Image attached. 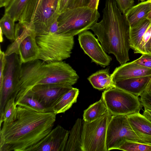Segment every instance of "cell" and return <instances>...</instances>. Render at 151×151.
<instances>
[{"mask_svg": "<svg viewBox=\"0 0 151 151\" xmlns=\"http://www.w3.org/2000/svg\"><path fill=\"white\" fill-rule=\"evenodd\" d=\"M56 115L18 103L13 120L0 124V151H33L53 129Z\"/></svg>", "mask_w": 151, "mask_h": 151, "instance_id": "1", "label": "cell"}, {"mask_svg": "<svg viewBox=\"0 0 151 151\" xmlns=\"http://www.w3.org/2000/svg\"><path fill=\"white\" fill-rule=\"evenodd\" d=\"M102 19L90 28L106 53L114 55L121 65L129 60L130 26L115 0H106Z\"/></svg>", "mask_w": 151, "mask_h": 151, "instance_id": "2", "label": "cell"}, {"mask_svg": "<svg viewBox=\"0 0 151 151\" xmlns=\"http://www.w3.org/2000/svg\"><path fill=\"white\" fill-rule=\"evenodd\" d=\"M79 78L76 71L63 61L47 63L37 59L23 63L14 95L16 105L35 86L58 84L72 86Z\"/></svg>", "mask_w": 151, "mask_h": 151, "instance_id": "3", "label": "cell"}, {"mask_svg": "<svg viewBox=\"0 0 151 151\" xmlns=\"http://www.w3.org/2000/svg\"><path fill=\"white\" fill-rule=\"evenodd\" d=\"M57 20L47 32L36 37L39 50L37 59L45 63L62 61L70 58L74 46L73 37L58 32Z\"/></svg>", "mask_w": 151, "mask_h": 151, "instance_id": "4", "label": "cell"}, {"mask_svg": "<svg viewBox=\"0 0 151 151\" xmlns=\"http://www.w3.org/2000/svg\"><path fill=\"white\" fill-rule=\"evenodd\" d=\"M100 17L98 9L88 7L68 8L58 19L59 33L73 37L90 29Z\"/></svg>", "mask_w": 151, "mask_h": 151, "instance_id": "5", "label": "cell"}, {"mask_svg": "<svg viewBox=\"0 0 151 151\" xmlns=\"http://www.w3.org/2000/svg\"><path fill=\"white\" fill-rule=\"evenodd\" d=\"M32 24L19 22L15 25V39L7 47L5 52L6 56L16 53L22 64L37 59L39 50L36 33Z\"/></svg>", "mask_w": 151, "mask_h": 151, "instance_id": "6", "label": "cell"}, {"mask_svg": "<svg viewBox=\"0 0 151 151\" xmlns=\"http://www.w3.org/2000/svg\"><path fill=\"white\" fill-rule=\"evenodd\" d=\"M101 98L112 115L128 116L141 109L138 97L116 87L105 90Z\"/></svg>", "mask_w": 151, "mask_h": 151, "instance_id": "7", "label": "cell"}, {"mask_svg": "<svg viewBox=\"0 0 151 151\" xmlns=\"http://www.w3.org/2000/svg\"><path fill=\"white\" fill-rule=\"evenodd\" d=\"M112 116L108 111L93 122H88L83 121L82 151H108L106 143V132Z\"/></svg>", "mask_w": 151, "mask_h": 151, "instance_id": "8", "label": "cell"}, {"mask_svg": "<svg viewBox=\"0 0 151 151\" xmlns=\"http://www.w3.org/2000/svg\"><path fill=\"white\" fill-rule=\"evenodd\" d=\"M127 141L144 143L133 130L127 116L112 115L106 132V143L108 151L118 149Z\"/></svg>", "mask_w": 151, "mask_h": 151, "instance_id": "9", "label": "cell"}, {"mask_svg": "<svg viewBox=\"0 0 151 151\" xmlns=\"http://www.w3.org/2000/svg\"><path fill=\"white\" fill-rule=\"evenodd\" d=\"M6 58L3 83L0 88V113L3 112L7 101L14 96L22 64L16 53L6 56Z\"/></svg>", "mask_w": 151, "mask_h": 151, "instance_id": "10", "label": "cell"}, {"mask_svg": "<svg viewBox=\"0 0 151 151\" xmlns=\"http://www.w3.org/2000/svg\"><path fill=\"white\" fill-rule=\"evenodd\" d=\"M59 0H41L38 3L32 23L37 36L45 34L58 19L60 13Z\"/></svg>", "mask_w": 151, "mask_h": 151, "instance_id": "11", "label": "cell"}, {"mask_svg": "<svg viewBox=\"0 0 151 151\" xmlns=\"http://www.w3.org/2000/svg\"><path fill=\"white\" fill-rule=\"evenodd\" d=\"M78 40L81 47L91 58V62L103 67L110 64L111 58L106 54L91 32L86 30L80 33Z\"/></svg>", "mask_w": 151, "mask_h": 151, "instance_id": "12", "label": "cell"}, {"mask_svg": "<svg viewBox=\"0 0 151 151\" xmlns=\"http://www.w3.org/2000/svg\"><path fill=\"white\" fill-rule=\"evenodd\" d=\"M73 87L58 84L37 85L30 90L24 97H32L52 112L50 108L53 103Z\"/></svg>", "mask_w": 151, "mask_h": 151, "instance_id": "13", "label": "cell"}, {"mask_svg": "<svg viewBox=\"0 0 151 151\" xmlns=\"http://www.w3.org/2000/svg\"><path fill=\"white\" fill-rule=\"evenodd\" d=\"M69 131L60 125L52 129L33 151H65Z\"/></svg>", "mask_w": 151, "mask_h": 151, "instance_id": "14", "label": "cell"}, {"mask_svg": "<svg viewBox=\"0 0 151 151\" xmlns=\"http://www.w3.org/2000/svg\"><path fill=\"white\" fill-rule=\"evenodd\" d=\"M111 75L115 82L128 78L151 75V69L132 61L116 67Z\"/></svg>", "mask_w": 151, "mask_h": 151, "instance_id": "15", "label": "cell"}, {"mask_svg": "<svg viewBox=\"0 0 151 151\" xmlns=\"http://www.w3.org/2000/svg\"><path fill=\"white\" fill-rule=\"evenodd\" d=\"M127 116L128 121L136 134L144 143L151 145V122L139 112Z\"/></svg>", "mask_w": 151, "mask_h": 151, "instance_id": "16", "label": "cell"}, {"mask_svg": "<svg viewBox=\"0 0 151 151\" xmlns=\"http://www.w3.org/2000/svg\"><path fill=\"white\" fill-rule=\"evenodd\" d=\"M151 79V75L132 78L115 82L116 87L137 96L145 91Z\"/></svg>", "mask_w": 151, "mask_h": 151, "instance_id": "17", "label": "cell"}, {"mask_svg": "<svg viewBox=\"0 0 151 151\" xmlns=\"http://www.w3.org/2000/svg\"><path fill=\"white\" fill-rule=\"evenodd\" d=\"M150 9V0L141 2L130 8L125 14L130 28L147 19Z\"/></svg>", "mask_w": 151, "mask_h": 151, "instance_id": "18", "label": "cell"}, {"mask_svg": "<svg viewBox=\"0 0 151 151\" xmlns=\"http://www.w3.org/2000/svg\"><path fill=\"white\" fill-rule=\"evenodd\" d=\"M79 93L78 89L73 87L53 103L50 108L52 111L56 114L65 113L76 102Z\"/></svg>", "mask_w": 151, "mask_h": 151, "instance_id": "19", "label": "cell"}, {"mask_svg": "<svg viewBox=\"0 0 151 151\" xmlns=\"http://www.w3.org/2000/svg\"><path fill=\"white\" fill-rule=\"evenodd\" d=\"M88 80L94 88L99 90L116 87L109 67L93 74L88 78Z\"/></svg>", "mask_w": 151, "mask_h": 151, "instance_id": "20", "label": "cell"}, {"mask_svg": "<svg viewBox=\"0 0 151 151\" xmlns=\"http://www.w3.org/2000/svg\"><path fill=\"white\" fill-rule=\"evenodd\" d=\"M83 120L78 118L69 131L65 151H82V137Z\"/></svg>", "mask_w": 151, "mask_h": 151, "instance_id": "21", "label": "cell"}, {"mask_svg": "<svg viewBox=\"0 0 151 151\" xmlns=\"http://www.w3.org/2000/svg\"><path fill=\"white\" fill-rule=\"evenodd\" d=\"M108 111L102 99L90 105L84 111L83 120L93 122L105 114Z\"/></svg>", "mask_w": 151, "mask_h": 151, "instance_id": "22", "label": "cell"}, {"mask_svg": "<svg viewBox=\"0 0 151 151\" xmlns=\"http://www.w3.org/2000/svg\"><path fill=\"white\" fill-rule=\"evenodd\" d=\"M151 21L146 19L135 27L130 28V46L134 52L138 48Z\"/></svg>", "mask_w": 151, "mask_h": 151, "instance_id": "23", "label": "cell"}, {"mask_svg": "<svg viewBox=\"0 0 151 151\" xmlns=\"http://www.w3.org/2000/svg\"><path fill=\"white\" fill-rule=\"evenodd\" d=\"M29 0H11L5 7L4 13L8 14L15 22L18 21Z\"/></svg>", "mask_w": 151, "mask_h": 151, "instance_id": "24", "label": "cell"}, {"mask_svg": "<svg viewBox=\"0 0 151 151\" xmlns=\"http://www.w3.org/2000/svg\"><path fill=\"white\" fill-rule=\"evenodd\" d=\"M15 21L7 14L4 13L0 21V28L3 35L8 39H15Z\"/></svg>", "mask_w": 151, "mask_h": 151, "instance_id": "25", "label": "cell"}, {"mask_svg": "<svg viewBox=\"0 0 151 151\" xmlns=\"http://www.w3.org/2000/svg\"><path fill=\"white\" fill-rule=\"evenodd\" d=\"M39 0H29L25 6L19 22L24 24L32 23Z\"/></svg>", "mask_w": 151, "mask_h": 151, "instance_id": "26", "label": "cell"}, {"mask_svg": "<svg viewBox=\"0 0 151 151\" xmlns=\"http://www.w3.org/2000/svg\"><path fill=\"white\" fill-rule=\"evenodd\" d=\"M17 106L15 97L12 96L7 101L3 112L0 113V123H8L12 121L15 117Z\"/></svg>", "mask_w": 151, "mask_h": 151, "instance_id": "27", "label": "cell"}, {"mask_svg": "<svg viewBox=\"0 0 151 151\" xmlns=\"http://www.w3.org/2000/svg\"><path fill=\"white\" fill-rule=\"evenodd\" d=\"M118 149L126 151H151V145L139 142L127 141Z\"/></svg>", "mask_w": 151, "mask_h": 151, "instance_id": "28", "label": "cell"}, {"mask_svg": "<svg viewBox=\"0 0 151 151\" xmlns=\"http://www.w3.org/2000/svg\"><path fill=\"white\" fill-rule=\"evenodd\" d=\"M19 103L26 104L34 109L42 112H52L50 109L45 107L37 100L31 97L25 96Z\"/></svg>", "mask_w": 151, "mask_h": 151, "instance_id": "29", "label": "cell"}, {"mask_svg": "<svg viewBox=\"0 0 151 151\" xmlns=\"http://www.w3.org/2000/svg\"><path fill=\"white\" fill-rule=\"evenodd\" d=\"M151 35V23L147 28L142 38L137 49L134 52L135 53H146L145 50L146 45Z\"/></svg>", "mask_w": 151, "mask_h": 151, "instance_id": "30", "label": "cell"}, {"mask_svg": "<svg viewBox=\"0 0 151 151\" xmlns=\"http://www.w3.org/2000/svg\"><path fill=\"white\" fill-rule=\"evenodd\" d=\"M133 62L141 66L151 69V54L148 53L142 54L140 57Z\"/></svg>", "mask_w": 151, "mask_h": 151, "instance_id": "31", "label": "cell"}, {"mask_svg": "<svg viewBox=\"0 0 151 151\" xmlns=\"http://www.w3.org/2000/svg\"><path fill=\"white\" fill-rule=\"evenodd\" d=\"M122 13L125 14L133 6L134 0H115Z\"/></svg>", "mask_w": 151, "mask_h": 151, "instance_id": "32", "label": "cell"}, {"mask_svg": "<svg viewBox=\"0 0 151 151\" xmlns=\"http://www.w3.org/2000/svg\"><path fill=\"white\" fill-rule=\"evenodd\" d=\"M139 99L145 109L151 110V92L145 91L140 96Z\"/></svg>", "mask_w": 151, "mask_h": 151, "instance_id": "33", "label": "cell"}, {"mask_svg": "<svg viewBox=\"0 0 151 151\" xmlns=\"http://www.w3.org/2000/svg\"><path fill=\"white\" fill-rule=\"evenodd\" d=\"M6 63V56L5 52L0 49V88L2 85L4 73Z\"/></svg>", "mask_w": 151, "mask_h": 151, "instance_id": "34", "label": "cell"}, {"mask_svg": "<svg viewBox=\"0 0 151 151\" xmlns=\"http://www.w3.org/2000/svg\"><path fill=\"white\" fill-rule=\"evenodd\" d=\"M90 0H71L68 8L88 7Z\"/></svg>", "mask_w": 151, "mask_h": 151, "instance_id": "35", "label": "cell"}, {"mask_svg": "<svg viewBox=\"0 0 151 151\" xmlns=\"http://www.w3.org/2000/svg\"><path fill=\"white\" fill-rule=\"evenodd\" d=\"M70 1L71 0H59L58 6L60 13L68 8Z\"/></svg>", "mask_w": 151, "mask_h": 151, "instance_id": "36", "label": "cell"}, {"mask_svg": "<svg viewBox=\"0 0 151 151\" xmlns=\"http://www.w3.org/2000/svg\"><path fill=\"white\" fill-rule=\"evenodd\" d=\"M99 0H90L88 7L91 8L98 9Z\"/></svg>", "mask_w": 151, "mask_h": 151, "instance_id": "37", "label": "cell"}, {"mask_svg": "<svg viewBox=\"0 0 151 151\" xmlns=\"http://www.w3.org/2000/svg\"><path fill=\"white\" fill-rule=\"evenodd\" d=\"M142 115L151 122V110L145 109Z\"/></svg>", "mask_w": 151, "mask_h": 151, "instance_id": "38", "label": "cell"}, {"mask_svg": "<svg viewBox=\"0 0 151 151\" xmlns=\"http://www.w3.org/2000/svg\"><path fill=\"white\" fill-rule=\"evenodd\" d=\"M145 50L146 53L151 54V39L149 40L146 44Z\"/></svg>", "mask_w": 151, "mask_h": 151, "instance_id": "39", "label": "cell"}, {"mask_svg": "<svg viewBox=\"0 0 151 151\" xmlns=\"http://www.w3.org/2000/svg\"><path fill=\"white\" fill-rule=\"evenodd\" d=\"M11 0H0V7H6L7 6Z\"/></svg>", "mask_w": 151, "mask_h": 151, "instance_id": "40", "label": "cell"}, {"mask_svg": "<svg viewBox=\"0 0 151 151\" xmlns=\"http://www.w3.org/2000/svg\"><path fill=\"white\" fill-rule=\"evenodd\" d=\"M145 91L149 92H151V79L149 82Z\"/></svg>", "mask_w": 151, "mask_h": 151, "instance_id": "41", "label": "cell"}, {"mask_svg": "<svg viewBox=\"0 0 151 151\" xmlns=\"http://www.w3.org/2000/svg\"><path fill=\"white\" fill-rule=\"evenodd\" d=\"M147 19L151 21V0H150V9Z\"/></svg>", "mask_w": 151, "mask_h": 151, "instance_id": "42", "label": "cell"}, {"mask_svg": "<svg viewBox=\"0 0 151 151\" xmlns=\"http://www.w3.org/2000/svg\"><path fill=\"white\" fill-rule=\"evenodd\" d=\"M3 34L1 31V30L0 29V42H2L3 41Z\"/></svg>", "mask_w": 151, "mask_h": 151, "instance_id": "43", "label": "cell"}, {"mask_svg": "<svg viewBox=\"0 0 151 151\" xmlns=\"http://www.w3.org/2000/svg\"><path fill=\"white\" fill-rule=\"evenodd\" d=\"M151 36H150V39H149V40H151Z\"/></svg>", "mask_w": 151, "mask_h": 151, "instance_id": "44", "label": "cell"}, {"mask_svg": "<svg viewBox=\"0 0 151 151\" xmlns=\"http://www.w3.org/2000/svg\"><path fill=\"white\" fill-rule=\"evenodd\" d=\"M140 0V1H144V0Z\"/></svg>", "mask_w": 151, "mask_h": 151, "instance_id": "45", "label": "cell"}, {"mask_svg": "<svg viewBox=\"0 0 151 151\" xmlns=\"http://www.w3.org/2000/svg\"><path fill=\"white\" fill-rule=\"evenodd\" d=\"M41 0H39V2H40Z\"/></svg>", "mask_w": 151, "mask_h": 151, "instance_id": "46", "label": "cell"}]
</instances>
